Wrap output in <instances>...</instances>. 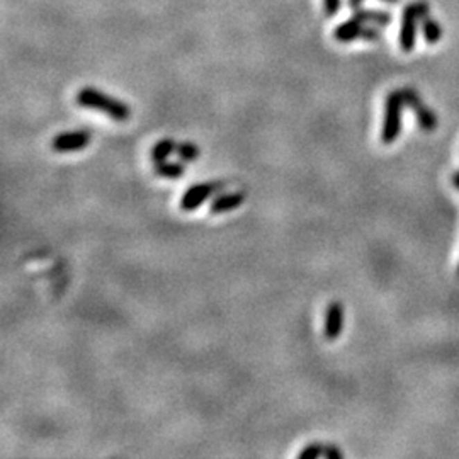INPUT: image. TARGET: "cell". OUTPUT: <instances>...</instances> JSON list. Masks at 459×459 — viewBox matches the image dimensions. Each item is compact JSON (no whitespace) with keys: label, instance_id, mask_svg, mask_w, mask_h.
<instances>
[{"label":"cell","instance_id":"cell-1","mask_svg":"<svg viewBox=\"0 0 459 459\" xmlns=\"http://www.w3.org/2000/svg\"><path fill=\"white\" fill-rule=\"evenodd\" d=\"M75 101H77V104L80 107L104 112V114H107L109 118H112L114 121H126V119H130L131 116V109L126 103L107 96V94H104L103 90L99 89H94V87L80 89L77 92Z\"/></svg>","mask_w":459,"mask_h":459},{"label":"cell","instance_id":"cell-2","mask_svg":"<svg viewBox=\"0 0 459 459\" xmlns=\"http://www.w3.org/2000/svg\"><path fill=\"white\" fill-rule=\"evenodd\" d=\"M405 107L404 92L401 90H391L385 103V118L381 126V141L385 145H391L400 138L401 133V112Z\"/></svg>","mask_w":459,"mask_h":459},{"label":"cell","instance_id":"cell-3","mask_svg":"<svg viewBox=\"0 0 459 459\" xmlns=\"http://www.w3.org/2000/svg\"><path fill=\"white\" fill-rule=\"evenodd\" d=\"M428 3L424 0L419 2H412L404 9V17H401V28H400V46L405 53L415 48L417 41V22L422 21L424 17L428 16Z\"/></svg>","mask_w":459,"mask_h":459},{"label":"cell","instance_id":"cell-4","mask_svg":"<svg viewBox=\"0 0 459 459\" xmlns=\"http://www.w3.org/2000/svg\"><path fill=\"white\" fill-rule=\"evenodd\" d=\"M334 37L338 43H351V41L356 40L379 41L381 40V33H379V29L372 28V26H364V22H361L359 19L352 17L334 29Z\"/></svg>","mask_w":459,"mask_h":459},{"label":"cell","instance_id":"cell-5","mask_svg":"<svg viewBox=\"0 0 459 459\" xmlns=\"http://www.w3.org/2000/svg\"><path fill=\"white\" fill-rule=\"evenodd\" d=\"M401 92H404L405 106H408L413 111V114H415L417 124H419L424 131H427V133L434 131L435 128L439 126L438 114L424 103V99L419 96V92H417L415 89L405 87L401 89Z\"/></svg>","mask_w":459,"mask_h":459},{"label":"cell","instance_id":"cell-6","mask_svg":"<svg viewBox=\"0 0 459 459\" xmlns=\"http://www.w3.org/2000/svg\"><path fill=\"white\" fill-rule=\"evenodd\" d=\"M223 187L221 182H205V184H196V186L189 187L180 199V209L182 211H194L205 201H208L214 193Z\"/></svg>","mask_w":459,"mask_h":459},{"label":"cell","instance_id":"cell-7","mask_svg":"<svg viewBox=\"0 0 459 459\" xmlns=\"http://www.w3.org/2000/svg\"><path fill=\"white\" fill-rule=\"evenodd\" d=\"M92 137L89 131H70V133H60L51 140V150L58 153H70L84 150L89 145Z\"/></svg>","mask_w":459,"mask_h":459},{"label":"cell","instance_id":"cell-8","mask_svg":"<svg viewBox=\"0 0 459 459\" xmlns=\"http://www.w3.org/2000/svg\"><path fill=\"white\" fill-rule=\"evenodd\" d=\"M344 332V304L338 301H332L327 306L325 323H323V334L329 340H337Z\"/></svg>","mask_w":459,"mask_h":459},{"label":"cell","instance_id":"cell-9","mask_svg":"<svg viewBox=\"0 0 459 459\" xmlns=\"http://www.w3.org/2000/svg\"><path fill=\"white\" fill-rule=\"evenodd\" d=\"M245 201V196L242 193H230V194H220L211 201V206H209V213L211 214H220V213H227L232 211V209H236L239 206H242V202Z\"/></svg>","mask_w":459,"mask_h":459},{"label":"cell","instance_id":"cell-10","mask_svg":"<svg viewBox=\"0 0 459 459\" xmlns=\"http://www.w3.org/2000/svg\"><path fill=\"white\" fill-rule=\"evenodd\" d=\"M352 17L359 19L364 24H374L378 28H386V26L391 24L390 14L376 9H361V7H357V9L352 10Z\"/></svg>","mask_w":459,"mask_h":459},{"label":"cell","instance_id":"cell-11","mask_svg":"<svg viewBox=\"0 0 459 459\" xmlns=\"http://www.w3.org/2000/svg\"><path fill=\"white\" fill-rule=\"evenodd\" d=\"M186 168L182 164H177V162H155V174L164 179H180L184 175Z\"/></svg>","mask_w":459,"mask_h":459},{"label":"cell","instance_id":"cell-12","mask_svg":"<svg viewBox=\"0 0 459 459\" xmlns=\"http://www.w3.org/2000/svg\"><path fill=\"white\" fill-rule=\"evenodd\" d=\"M177 150V143L172 138H164V140L157 141L152 148V160L153 162H164L172 155Z\"/></svg>","mask_w":459,"mask_h":459},{"label":"cell","instance_id":"cell-13","mask_svg":"<svg viewBox=\"0 0 459 459\" xmlns=\"http://www.w3.org/2000/svg\"><path fill=\"white\" fill-rule=\"evenodd\" d=\"M422 31H424V37L428 44H435L441 41L442 37V28L435 19L432 17H424L422 19Z\"/></svg>","mask_w":459,"mask_h":459},{"label":"cell","instance_id":"cell-14","mask_svg":"<svg viewBox=\"0 0 459 459\" xmlns=\"http://www.w3.org/2000/svg\"><path fill=\"white\" fill-rule=\"evenodd\" d=\"M177 155H179L180 160L184 162H194L199 157V146L196 143L191 141H184V143H177Z\"/></svg>","mask_w":459,"mask_h":459},{"label":"cell","instance_id":"cell-15","mask_svg":"<svg viewBox=\"0 0 459 459\" xmlns=\"http://www.w3.org/2000/svg\"><path fill=\"white\" fill-rule=\"evenodd\" d=\"M323 453H325V446L322 444H310V446L304 447L303 451L298 454L300 459H317L322 458Z\"/></svg>","mask_w":459,"mask_h":459},{"label":"cell","instance_id":"cell-16","mask_svg":"<svg viewBox=\"0 0 459 459\" xmlns=\"http://www.w3.org/2000/svg\"><path fill=\"white\" fill-rule=\"evenodd\" d=\"M340 6L342 0H323V12L327 17H334L340 10Z\"/></svg>","mask_w":459,"mask_h":459},{"label":"cell","instance_id":"cell-17","mask_svg":"<svg viewBox=\"0 0 459 459\" xmlns=\"http://www.w3.org/2000/svg\"><path fill=\"white\" fill-rule=\"evenodd\" d=\"M323 458H327V459H342V458H344V454H342V451L337 449L336 446H327L325 453H323Z\"/></svg>","mask_w":459,"mask_h":459},{"label":"cell","instance_id":"cell-18","mask_svg":"<svg viewBox=\"0 0 459 459\" xmlns=\"http://www.w3.org/2000/svg\"><path fill=\"white\" fill-rule=\"evenodd\" d=\"M363 2L364 0H347V3H349V7H351V9H357V7H361L363 6ZM383 2H388V3H397V2H400V0H383Z\"/></svg>","mask_w":459,"mask_h":459},{"label":"cell","instance_id":"cell-19","mask_svg":"<svg viewBox=\"0 0 459 459\" xmlns=\"http://www.w3.org/2000/svg\"><path fill=\"white\" fill-rule=\"evenodd\" d=\"M453 184H454V187L459 191V171H456L453 174Z\"/></svg>","mask_w":459,"mask_h":459},{"label":"cell","instance_id":"cell-20","mask_svg":"<svg viewBox=\"0 0 459 459\" xmlns=\"http://www.w3.org/2000/svg\"><path fill=\"white\" fill-rule=\"evenodd\" d=\"M458 276H459V264H458Z\"/></svg>","mask_w":459,"mask_h":459}]
</instances>
